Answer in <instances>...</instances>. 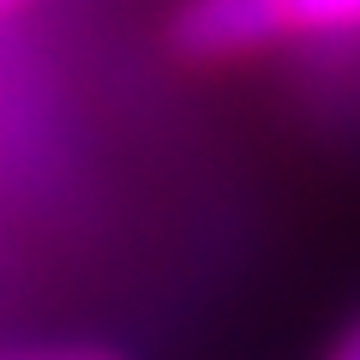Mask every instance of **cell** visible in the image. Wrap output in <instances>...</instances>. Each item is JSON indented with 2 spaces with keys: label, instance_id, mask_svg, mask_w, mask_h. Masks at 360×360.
Masks as SVG:
<instances>
[{
  "label": "cell",
  "instance_id": "5b68a950",
  "mask_svg": "<svg viewBox=\"0 0 360 360\" xmlns=\"http://www.w3.org/2000/svg\"><path fill=\"white\" fill-rule=\"evenodd\" d=\"M25 6H30V0H0V25H6L13 13H25Z\"/></svg>",
  "mask_w": 360,
  "mask_h": 360
},
{
  "label": "cell",
  "instance_id": "3957f363",
  "mask_svg": "<svg viewBox=\"0 0 360 360\" xmlns=\"http://www.w3.org/2000/svg\"><path fill=\"white\" fill-rule=\"evenodd\" d=\"M0 360H120L115 348H96V342H54V348H13Z\"/></svg>",
  "mask_w": 360,
  "mask_h": 360
},
{
  "label": "cell",
  "instance_id": "277c9868",
  "mask_svg": "<svg viewBox=\"0 0 360 360\" xmlns=\"http://www.w3.org/2000/svg\"><path fill=\"white\" fill-rule=\"evenodd\" d=\"M324 360H360V312H354V319H348V330L336 336V348H330V354H324Z\"/></svg>",
  "mask_w": 360,
  "mask_h": 360
},
{
  "label": "cell",
  "instance_id": "6da1fadb",
  "mask_svg": "<svg viewBox=\"0 0 360 360\" xmlns=\"http://www.w3.org/2000/svg\"><path fill=\"white\" fill-rule=\"evenodd\" d=\"M174 42L193 60H252L288 42L276 0H186L174 18Z\"/></svg>",
  "mask_w": 360,
  "mask_h": 360
},
{
  "label": "cell",
  "instance_id": "7a4b0ae2",
  "mask_svg": "<svg viewBox=\"0 0 360 360\" xmlns=\"http://www.w3.org/2000/svg\"><path fill=\"white\" fill-rule=\"evenodd\" d=\"M288 37H360V0H276Z\"/></svg>",
  "mask_w": 360,
  "mask_h": 360
}]
</instances>
